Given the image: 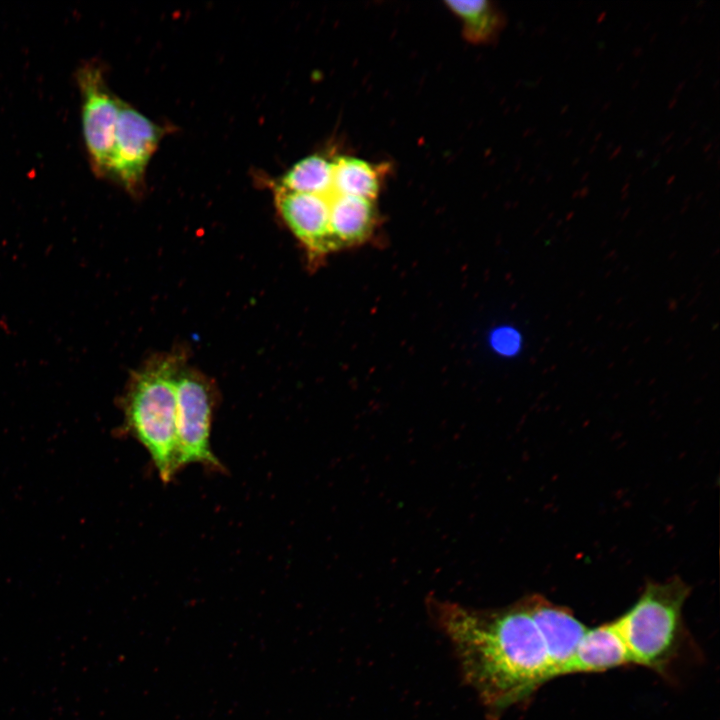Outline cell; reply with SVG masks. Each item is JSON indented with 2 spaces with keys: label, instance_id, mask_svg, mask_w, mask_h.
I'll use <instances>...</instances> for the list:
<instances>
[{
  "label": "cell",
  "instance_id": "6da1fadb",
  "mask_svg": "<svg viewBox=\"0 0 720 720\" xmlns=\"http://www.w3.org/2000/svg\"><path fill=\"white\" fill-rule=\"evenodd\" d=\"M427 607L491 719L552 680L546 647L525 598L479 610L431 597Z\"/></svg>",
  "mask_w": 720,
  "mask_h": 720
},
{
  "label": "cell",
  "instance_id": "7a4b0ae2",
  "mask_svg": "<svg viewBox=\"0 0 720 720\" xmlns=\"http://www.w3.org/2000/svg\"><path fill=\"white\" fill-rule=\"evenodd\" d=\"M178 353L153 357L132 376L122 399L124 429L148 452L160 479L171 481L177 466L176 381Z\"/></svg>",
  "mask_w": 720,
  "mask_h": 720
},
{
  "label": "cell",
  "instance_id": "3957f363",
  "mask_svg": "<svg viewBox=\"0 0 720 720\" xmlns=\"http://www.w3.org/2000/svg\"><path fill=\"white\" fill-rule=\"evenodd\" d=\"M689 587L679 578L648 583L615 624L632 664L664 674L678 656L684 637L683 605Z\"/></svg>",
  "mask_w": 720,
  "mask_h": 720
},
{
  "label": "cell",
  "instance_id": "277c9868",
  "mask_svg": "<svg viewBox=\"0 0 720 720\" xmlns=\"http://www.w3.org/2000/svg\"><path fill=\"white\" fill-rule=\"evenodd\" d=\"M214 406V392L208 379L182 366L176 381L178 470L200 464L208 470L223 471L210 443Z\"/></svg>",
  "mask_w": 720,
  "mask_h": 720
},
{
  "label": "cell",
  "instance_id": "5b68a950",
  "mask_svg": "<svg viewBox=\"0 0 720 720\" xmlns=\"http://www.w3.org/2000/svg\"><path fill=\"white\" fill-rule=\"evenodd\" d=\"M82 95V122L87 150L96 172L109 173L118 123L120 100L112 96L102 72L95 64L82 66L77 73Z\"/></svg>",
  "mask_w": 720,
  "mask_h": 720
},
{
  "label": "cell",
  "instance_id": "8992f818",
  "mask_svg": "<svg viewBox=\"0 0 720 720\" xmlns=\"http://www.w3.org/2000/svg\"><path fill=\"white\" fill-rule=\"evenodd\" d=\"M160 138L161 129L155 123L120 101L108 174L115 176L130 192H136Z\"/></svg>",
  "mask_w": 720,
  "mask_h": 720
},
{
  "label": "cell",
  "instance_id": "52a82bcc",
  "mask_svg": "<svg viewBox=\"0 0 720 720\" xmlns=\"http://www.w3.org/2000/svg\"><path fill=\"white\" fill-rule=\"evenodd\" d=\"M276 206L298 240L313 255L336 250L330 230L329 194H309L275 190Z\"/></svg>",
  "mask_w": 720,
  "mask_h": 720
},
{
  "label": "cell",
  "instance_id": "ba28073f",
  "mask_svg": "<svg viewBox=\"0 0 720 720\" xmlns=\"http://www.w3.org/2000/svg\"><path fill=\"white\" fill-rule=\"evenodd\" d=\"M525 601L544 641L551 677L562 676L588 628L568 608L542 596L530 595Z\"/></svg>",
  "mask_w": 720,
  "mask_h": 720
},
{
  "label": "cell",
  "instance_id": "9c48e42d",
  "mask_svg": "<svg viewBox=\"0 0 720 720\" xmlns=\"http://www.w3.org/2000/svg\"><path fill=\"white\" fill-rule=\"evenodd\" d=\"M632 664L615 621L587 629L563 675L598 673Z\"/></svg>",
  "mask_w": 720,
  "mask_h": 720
},
{
  "label": "cell",
  "instance_id": "30bf717a",
  "mask_svg": "<svg viewBox=\"0 0 720 720\" xmlns=\"http://www.w3.org/2000/svg\"><path fill=\"white\" fill-rule=\"evenodd\" d=\"M330 230L336 249L357 245L372 233L374 201L352 195L329 194Z\"/></svg>",
  "mask_w": 720,
  "mask_h": 720
},
{
  "label": "cell",
  "instance_id": "8fae6325",
  "mask_svg": "<svg viewBox=\"0 0 720 720\" xmlns=\"http://www.w3.org/2000/svg\"><path fill=\"white\" fill-rule=\"evenodd\" d=\"M380 188L378 169L371 163L352 156L332 160V192L375 200Z\"/></svg>",
  "mask_w": 720,
  "mask_h": 720
},
{
  "label": "cell",
  "instance_id": "7c38bea8",
  "mask_svg": "<svg viewBox=\"0 0 720 720\" xmlns=\"http://www.w3.org/2000/svg\"><path fill=\"white\" fill-rule=\"evenodd\" d=\"M446 4L461 20L464 34L472 42H490L504 27V15L490 1H446Z\"/></svg>",
  "mask_w": 720,
  "mask_h": 720
},
{
  "label": "cell",
  "instance_id": "4fadbf2b",
  "mask_svg": "<svg viewBox=\"0 0 720 720\" xmlns=\"http://www.w3.org/2000/svg\"><path fill=\"white\" fill-rule=\"evenodd\" d=\"M279 186L293 192L328 195L332 192V161L320 155L305 157L285 173Z\"/></svg>",
  "mask_w": 720,
  "mask_h": 720
},
{
  "label": "cell",
  "instance_id": "5bb4252c",
  "mask_svg": "<svg viewBox=\"0 0 720 720\" xmlns=\"http://www.w3.org/2000/svg\"><path fill=\"white\" fill-rule=\"evenodd\" d=\"M499 340L501 346H505L504 349H511L516 343V339H514V337H512V334L509 332H504V334L500 335Z\"/></svg>",
  "mask_w": 720,
  "mask_h": 720
}]
</instances>
